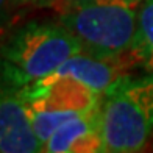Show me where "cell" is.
Masks as SVG:
<instances>
[{
    "label": "cell",
    "instance_id": "cell-4",
    "mask_svg": "<svg viewBox=\"0 0 153 153\" xmlns=\"http://www.w3.org/2000/svg\"><path fill=\"white\" fill-rule=\"evenodd\" d=\"M24 95L31 127L41 147L59 125L97 106L102 100V95L78 80L58 74L25 86Z\"/></svg>",
    "mask_w": 153,
    "mask_h": 153
},
{
    "label": "cell",
    "instance_id": "cell-2",
    "mask_svg": "<svg viewBox=\"0 0 153 153\" xmlns=\"http://www.w3.org/2000/svg\"><path fill=\"white\" fill-rule=\"evenodd\" d=\"M80 52V41L59 22H28L0 44V72L14 85L25 88L55 74Z\"/></svg>",
    "mask_w": 153,
    "mask_h": 153
},
{
    "label": "cell",
    "instance_id": "cell-5",
    "mask_svg": "<svg viewBox=\"0 0 153 153\" xmlns=\"http://www.w3.org/2000/svg\"><path fill=\"white\" fill-rule=\"evenodd\" d=\"M42 147L33 131L24 88L0 72V153H34Z\"/></svg>",
    "mask_w": 153,
    "mask_h": 153
},
{
    "label": "cell",
    "instance_id": "cell-9",
    "mask_svg": "<svg viewBox=\"0 0 153 153\" xmlns=\"http://www.w3.org/2000/svg\"><path fill=\"white\" fill-rule=\"evenodd\" d=\"M95 2H103V0H50L47 5V8H52L58 13V14H62V13H67L71 10L80 8V6H85L89 3H95ZM130 2L134 3H141L142 0H130Z\"/></svg>",
    "mask_w": 153,
    "mask_h": 153
},
{
    "label": "cell",
    "instance_id": "cell-8",
    "mask_svg": "<svg viewBox=\"0 0 153 153\" xmlns=\"http://www.w3.org/2000/svg\"><path fill=\"white\" fill-rule=\"evenodd\" d=\"M137 67L153 72V0H142L137 11V28L133 45Z\"/></svg>",
    "mask_w": 153,
    "mask_h": 153
},
{
    "label": "cell",
    "instance_id": "cell-6",
    "mask_svg": "<svg viewBox=\"0 0 153 153\" xmlns=\"http://www.w3.org/2000/svg\"><path fill=\"white\" fill-rule=\"evenodd\" d=\"M134 67H137V62L133 53L123 56H100L80 52L61 64L55 74L72 76L95 94L103 95L116 80L130 74Z\"/></svg>",
    "mask_w": 153,
    "mask_h": 153
},
{
    "label": "cell",
    "instance_id": "cell-7",
    "mask_svg": "<svg viewBox=\"0 0 153 153\" xmlns=\"http://www.w3.org/2000/svg\"><path fill=\"white\" fill-rule=\"evenodd\" d=\"M47 153H97L103 152L100 103L86 113L69 119L53 131L42 145Z\"/></svg>",
    "mask_w": 153,
    "mask_h": 153
},
{
    "label": "cell",
    "instance_id": "cell-10",
    "mask_svg": "<svg viewBox=\"0 0 153 153\" xmlns=\"http://www.w3.org/2000/svg\"><path fill=\"white\" fill-rule=\"evenodd\" d=\"M48 2L50 0H16L17 5H34V6H45V8Z\"/></svg>",
    "mask_w": 153,
    "mask_h": 153
},
{
    "label": "cell",
    "instance_id": "cell-1",
    "mask_svg": "<svg viewBox=\"0 0 153 153\" xmlns=\"http://www.w3.org/2000/svg\"><path fill=\"white\" fill-rule=\"evenodd\" d=\"M103 152L133 153L153 136V72L123 75L100 100Z\"/></svg>",
    "mask_w": 153,
    "mask_h": 153
},
{
    "label": "cell",
    "instance_id": "cell-11",
    "mask_svg": "<svg viewBox=\"0 0 153 153\" xmlns=\"http://www.w3.org/2000/svg\"><path fill=\"white\" fill-rule=\"evenodd\" d=\"M8 2H10V0H0V13L5 10V6L8 5ZM14 2H16V0H14Z\"/></svg>",
    "mask_w": 153,
    "mask_h": 153
},
{
    "label": "cell",
    "instance_id": "cell-3",
    "mask_svg": "<svg viewBox=\"0 0 153 153\" xmlns=\"http://www.w3.org/2000/svg\"><path fill=\"white\" fill-rule=\"evenodd\" d=\"M139 5L130 0H103L62 13L58 22L80 41L83 52L123 56L134 45Z\"/></svg>",
    "mask_w": 153,
    "mask_h": 153
}]
</instances>
